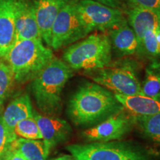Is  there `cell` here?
<instances>
[{"label":"cell","mask_w":160,"mask_h":160,"mask_svg":"<svg viewBox=\"0 0 160 160\" xmlns=\"http://www.w3.org/2000/svg\"><path fill=\"white\" fill-rule=\"evenodd\" d=\"M124 109L113 92L95 82H86L72 96L68 113L76 125L91 126Z\"/></svg>","instance_id":"obj_1"},{"label":"cell","mask_w":160,"mask_h":160,"mask_svg":"<svg viewBox=\"0 0 160 160\" xmlns=\"http://www.w3.org/2000/svg\"><path fill=\"white\" fill-rule=\"evenodd\" d=\"M71 69L63 60L54 57L49 65L31 81V90L38 108L44 115L57 117L62 111V93L73 77Z\"/></svg>","instance_id":"obj_2"},{"label":"cell","mask_w":160,"mask_h":160,"mask_svg":"<svg viewBox=\"0 0 160 160\" xmlns=\"http://www.w3.org/2000/svg\"><path fill=\"white\" fill-rule=\"evenodd\" d=\"M54 57L42 39H25L16 42L3 59L11 68L15 82L25 83L34 79Z\"/></svg>","instance_id":"obj_3"},{"label":"cell","mask_w":160,"mask_h":160,"mask_svg":"<svg viewBox=\"0 0 160 160\" xmlns=\"http://www.w3.org/2000/svg\"><path fill=\"white\" fill-rule=\"evenodd\" d=\"M63 61L73 70L93 71L102 68L112 62V47L108 35L93 33L69 45Z\"/></svg>","instance_id":"obj_4"},{"label":"cell","mask_w":160,"mask_h":160,"mask_svg":"<svg viewBox=\"0 0 160 160\" xmlns=\"http://www.w3.org/2000/svg\"><path fill=\"white\" fill-rule=\"evenodd\" d=\"M138 64L134 60L120 59L102 68L86 71L91 79L114 94H142V84L137 75Z\"/></svg>","instance_id":"obj_5"},{"label":"cell","mask_w":160,"mask_h":160,"mask_svg":"<svg viewBox=\"0 0 160 160\" xmlns=\"http://www.w3.org/2000/svg\"><path fill=\"white\" fill-rule=\"evenodd\" d=\"M66 149L76 160H151L142 150L119 142L73 144Z\"/></svg>","instance_id":"obj_6"},{"label":"cell","mask_w":160,"mask_h":160,"mask_svg":"<svg viewBox=\"0 0 160 160\" xmlns=\"http://www.w3.org/2000/svg\"><path fill=\"white\" fill-rule=\"evenodd\" d=\"M78 0H69L56 18L51 30V47L59 50L88 35L77 11Z\"/></svg>","instance_id":"obj_7"},{"label":"cell","mask_w":160,"mask_h":160,"mask_svg":"<svg viewBox=\"0 0 160 160\" xmlns=\"http://www.w3.org/2000/svg\"><path fill=\"white\" fill-rule=\"evenodd\" d=\"M77 11L88 34L94 31L108 32L127 21L119 8L93 0H78Z\"/></svg>","instance_id":"obj_8"},{"label":"cell","mask_w":160,"mask_h":160,"mask_svg":"<svg viewBox=\"0 0 160 160\" xmlns=\"http://www.w3.org/2000/svg\"><path fill=\"white\" fill-rule=\"evenodd\" d=\"M135 124L134 115L125 113L124 110L90 128L82 133L83 138L90 142H105L121 139Z\"/></svg>","instance_id":"obj_9"},{"label":"cell","mask_w":160,"mask_h":160,"mask_svg":"<svg viewBox=\"0 0 160 160\" xmlns=\"http://www.w3.org/2000/svg\"><path fill=\"white\" fill-rule=\"evenodd\" d=\"M33 117L37 121L46 150H51L69 139L72 128L65 120L56 117L41 115L33 111Z\"/></svg>","instance_id":"obj_10"},{"label":"cell","mask_w":160,"mask_h":160,"mask_svg":"<svg viewBox=\"0 0 160 160\" xmlns=\"http://www.w3.org/2000/svg\"><path fill=\"white\" fill-rule=\"evenodd\" d=\"M69 0H33L42 40L51 47V30L56 18Z\"/></svg>","instance_id":"obj_11"},{"label":"cell","mask_w":160,"mask_h":160,"mask_svg":"<svg viewBox=\"0 0 160 160\" xmlns=\"http://www.w3.org/2000/svg\"><path fill=\"white\" fill-rule=\"evenodd\" d=\"M42 39L33 2L17 0L16 10V42Z\"/></svg>","instance_id":"obj_12"},{"label":"cell","mask_w":160,"mask_h":160,"mask_svg":"<svg viewBox=\"0 0 160 160\" xmlns=\"http://www.w3.org/2000/svg\"><path fill=\"white\" fill-rule=\"evenodd\" d=\"M17 0H0V59H4L16 42Z\"/></svg>","instance_id":"obj_13"},{"label":"cell","mask_w":160,"mask_h":160,"mask_svg":"<svg viewBox=\"0 0 160 160\" xmlns=\"http://www.w3.org/2000/svg\"><path fill=\"white\" fill-rule=\"evenodd\" d=\"M33 117V110L30 97L23 93L13 99L7 106L2 118L12 141L17 139L14 128L17 124L21 120Z\"/></svg>","instance_id":"obj_14"},{"label":"cell","mask_w":160,"mask_h":160,"mask_svg":"<svg viewBox=\"0 0 160 160\" xmlns=\"http://www.w3.org/2000/svg\"><path fill=\"white\" fill-rule=\"evenodd\" d=\"M108 32L112 51L113 50L116 54L123 57L137 53L139 42L128 21Z\"/></svg>","instance_id":"obj_15"},{"label":"cell","mask_w":160,"mask_h":160,"mask_svg":"<svg viewBox=\"0 0 160 160\" xmlns=\"http://www.w3.org/2000/svg\"><path fill=\"white\" fill-rule=\"evenodd\" d=\"M127 21L137 36L139 48L146 31L160 28V13L153 10L131 8L128 12Z\"/></svg>","instance_id":"obj_16"},{"label":"cell","mask_w":160,"mask_h":160,"mask_svg":"<svg viewBox=\"0 0 160 160\" xmlns=\"http://www.w3.org/2000/svg\"><path fill=\"white\" fill-rule=\"evenodd\" d=\"M124 108L135 116L153 115L160 113V102L139 94L123 96L115 94Z\"/></svg>","instance_id":"obj_17"},{"label":"cell","mask_w":160,"mask_h":160,"mask_svg":"<svg viewBox=\"0 0 160 160\" xmlns=\"http://www.w3.org/2000/svg\"><path fill=\"white\" fill-rule=\"evenodd\" d=\"M12 145L27 160H47L49 154L44 142L40 140L17 138Z\"/></svg>","instance_id":"obj_18"},{"label":"cell","mask_w":160,"mask_h":160,"mask_svg":"<svg viewBox=\"0 0 160 160\" xmlns=\"http://www.w3.org/2000/svg\"><path fill=\"white\" fill-rule=\"evenodd\" d=\"M137 53L151 60V64H160V28L146 31Z\"/></svg>","instance_id":"obj_19"},{"label":"cell","mask_w":160,"mask_h":160,"mask_svg":"<svg viewBox=\"0 0 160 160\" xmlns=\"http://www.w3.org/2000/svg\"><path fill=\"white\" fill-rule=\"evenodd\" d=\"M142 95L160 102V64H151L146 68Z\"/></svg>","instance_id":"obj_20"},{"label":"cell","mask_w":160,"mask_h":160,"mask_svg":"<svg viewBox=\"0 0 160 160\" xmlns=\"http://www.w3.org/2000/svg\"><path fill=\"white\" fill-rule=\"evenodd\" d=\"M135 123L144 134L156 143L160 144V113L153 115L135 116Z\"/></svg>","instance_id":"obj_21"},{"label":"cell","mask_w":160,"mask_h":160,"mask_svg":"<svg viewBox=\"0 0 160 160\" xmlns=\"http://www.w3.org/2000/svg\"><path fill=\"white\" fill-rule=\"evenodd\" d=\"M14 133L17 138L33 140L42 139L39 128L33 117L19 121L15 126Z\"/></svg>","instance_id":"obj_22"},{"label":"cell","mask_w":160,"mask_h":160,"mask_svg":"<svg viewBox=\"0 0 160 160\" xmlns=\"http://www.w3.org/2000/svg\"><path fill=\"white\" fill-rule=\"evenodd\" d=\"M15 80L8 64L0 60V111L5 99L9 97Z\"/></svg>","instance_id":"obj_23"},{"label":"cell","mask_w":160,"mask_h":160,"mask_svg":"<svg viewBox=\"0 0 160 160\" xmlns=\"http://www.w3.org/2000/svg\"><path fill=\"white\" fill-rule=\"evenodd\" d=\"M12 141L4 122L2 116H0V160H3L7 152L11 148Z\"/></svg>","instance_id":"obj_24"},{"label":"cell","mask_w":160,"mask_h":160,"mask_svg":"<svg viewBox=\"0 0 160 160\" xmlns=\"http://www.w3.org/2000/svg\"><path fill=\"white\" fill-rule=\"evenodd\" d=\"M131 8H140L160 13V0H128Z\"/></svg>","instance_id":"obj_25"},{"label":"cell","mask_w":160,"mask_h":160,"mask_svg":"<svg viewBox=\"0 0 160 160\" xmlns=\"http://www.w3.org/2000/svg\"><path fill=\"white\" fill-rule=\"evenodd\" d=\"M3 160H27L20 153V152L11 145V148L7 152Z\"/></svg>","instance_id":"obj_26"},{"label":"cell","mask_w":160,"mask_h":160,"mask_svg":"<svg viewBox=\"0 0 160 160\" xmlns=\"http://www.w3.org/2000/svg\"><path fill=\"white\" fill-rule=\"evenodd\" d=\"M93 1L97 2L103 5L109 6L111 8H119L120 5V1L119 0H93Z\"/></svg>","instance_id":"obj_27"},{"label":"cell","mask_w":160,"mask_h":160,"mask_svg":"<svg viewBox=\"0 0 160 160\" xmlns=\"http://www.w3.org/2000/svg\"><path fill=\"white\" fill-rule=\"evenodd\" d=\"M52 160H76V159L72 157V156L65 155V156H62V157H59L58 158H56V159H53Z\"/></svg>","instance_id":"obj_28"}]
</instances>
